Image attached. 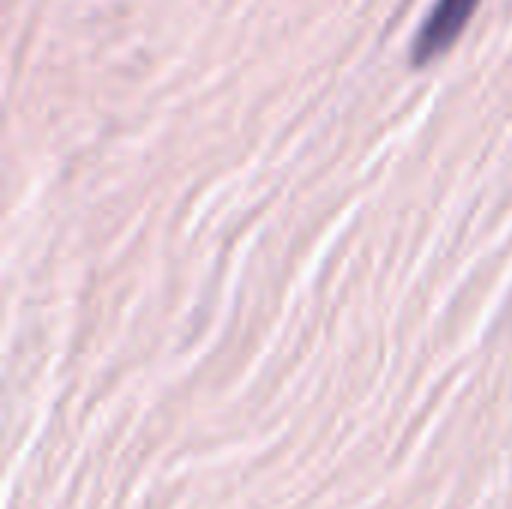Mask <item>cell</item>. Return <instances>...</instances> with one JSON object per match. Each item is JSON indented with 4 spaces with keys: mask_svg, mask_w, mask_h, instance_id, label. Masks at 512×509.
<instances>
[{
    "mask_svg": "<svg viewBox=\"0 0 512 509\" xmlns=\"http://www.w3.org/2000/svg\"><path fill=\"white\" fill-rule=\"evenodd\" d=\"M474 6L477 0H435V6L429 9V15L414 33V42H411L414 63L420 66L432 60L435 54H441L447 45H453L462 27L468 24V18L474 15Z\"/></svg>",
    "mask_w": 512,
    "mask_h": 509,
    "instance_id": "6da1fadb",
    "label": "cell"
}]
</instances>
